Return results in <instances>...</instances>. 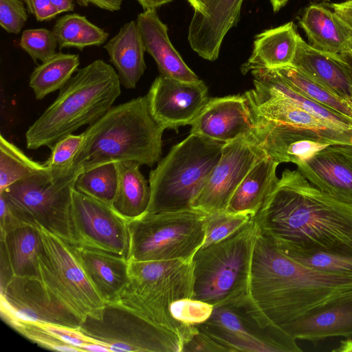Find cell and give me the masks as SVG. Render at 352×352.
<instances>
[{"instance_id":"obj_22","label":"cell","mask_w":352,"mask_h":352,"mask_svg":"<svg viewBox=\"0 0 352 352\" xmlns=\"http://www.w3.org/2000/svg\"><path fill=\"white\" fill-rule=\"evenodd\" d=\"M136 23L145 51L155 60L161 75L186 82L201 80L173 47L168 27L159 18L156 9L140 13Z\"/></svg>"},{"instance_id":"obj_23","label":"cell","mask_w":352,"mask_h":352,"mask_svg":"<svg viewBox=\"0 0 352 352\" xmlns=\"http://www.w3.org/2000/svg\"><path fill=\"white\" fill-rule=\"evenodd\" d=\"M292 66L335 96L352 98V80L338 54L318 50L300 36Z\"/></svg>"},{"instance_id":"obj_57","label":"cell","mask_w":352,"mask_h":352,"mask_svg":"<svg viewBox=\"0 0 352 352\" xmlns=\"http://www.w3.org/2000/svg\"><path fill=\"white\" fill-rule=\"evenodd\" d=\"M348 51L352 53V36L349 38L348 42Z\"/></svg>"},{"instance_id":"obj_2","label":"cell","mask_w":352,"mask_h":352,"mask_svg":"<svg viewBox=\"0 0 352 352\" xmlns=\"http://www.w3.org/2000/svg\"><path fill=\"white\" fill-rule=\"evenodd\" d=\"M352 294V278L305 267L260 232L252 255L247 311L262 327H279L327 301Z\"/></svg>"},{"instance_id":"obj_51","label":"cell","mask_w":352,"mask_h":352,"mask_svg":"<svg viewBox=\"0 0 352 352\" xmlns=\"http://www.w3.org/2000/svg\"><path fill=\"white\" fill-rule=\"evenodd\" d=\"M82 351H91V352H109V348L102 344L91 342L84 344L81 347Z\"/></svg>"},{"instance_id":"obj_50","label":"cell","mask_w":352,"mask_h":352,"mask_svg":"<svg viewBox=\"0 0 352 352\" xmlns=\"http://www.w3.org/2000/svg\"><path fill=\"white\" fill-rule=\"evenodd\" d=\"M144 10L156 9L157 8L173 1V0H136Z\"/></svg>"},{"instance_id":"obj_24","label":"cell","mask_w":352,"mask_h":352,"mask_svg":"<svg viewBox=\"0 0 352 352\" xmlns=\"http://www.w3.org/2000/svg\"><path fill=\"white\" fill-rule=\"evenodd\" d=\"M90 282L104 301H115L130 283L129 259L96 249L73 245Z\"/></svg>"},{"instance_id":"obj_7","label":"cell","mask_w":352,"mask_h":352,"mask_svg":"<svg viewBox=\"0 0 352 352\" xmlns=\"http://www.w3.org/2000/svg\"><path fill=\"white\" fill-rule=\"evenodd\" d=\"M225 143L190 133L150 171L146 212L192 208V204L219 161Z\"/></svg>"},{"instance_id":"obj_6","label":"cell","mask_w":352,"mask_h":352,"mask_svg":"<svg viewBox=\"0 0 352 352\" xmlns=\"http://www.w3.org/2000/svg\"><path fill=\"white\" fill-rule=\"evenodd\" d=\"M129 273L130 283L115 301L173 332L184 345L197 331V326L176 320L171 316L170 306L176 300L192 298V259L147 261L129 259Z\"/></svg>"},{"instance_id":"obj_10","label":"cell","mask_w":352,"mask_h":352,"mask_svg":"<svg viewBox=\"0 0 352 352\" xmlns=\"http://www.w3.org/2000/svg\"><path fill=\"white\" fill-rule=\"evenodd\" d=\"M35 224L42 242L37 256L36 276L56 303L82 322L88 314L105 302L90 282L72 245Z\"/></svg>"},{"instance_id":"obj_26","label":"cell","mask_w":352,"mask_h":352,"mask_svg":"<svg viewBox=\"0 0 352 352\" xmlns=\"http://www.w3.org/2000/svg\"><path fill=\"white\" fill-rule=\"evenodd\" d=\"M104 48L118 72L121 85L126 89L135 88L146 68L144 57L146 51L136 21L124 23Z\"/></svg>"},{"instance_id":"obj_25","label":"cell","mask_w":352,"mask_h":352,"mask_svg":"<svg viewBox=\"0 0 352 352\" xmlns=\"http://www.w3.org/2000/svg\"><path fill=\"white\" fill-rule=\"evenodd\" d=\"M293 22L266 30L255 37L248 61L242 65L243 74L256 69H277L292 65L298 37Z\"/></svg>"},{"instance_id":"obj_18","label":"cell","mask_w":352,"mask_h":352,"mask_svg":"<svg viewBox=\"0 0 352 352\" xmlns=\"http://www.w3.org/2000/svg\"><path fill=\"white\" fill-rule=\"evenodd\" d=\"M190 125V133L227 143L254 133L256 123L243 94L210 98Z\"/></svg>"},{"instance_id":"obj_20","label":"cell","mask_w":352,"mask_h":352,"mask_svg":"<svg viewBox=\"0 0 352 352\" xmlns=\"http://www.w3.org/2000/svg\"><path fill=\"white\" fill-rule=\"evenodd\" d=\"M243 0H211L201 12L194 11L188 34L192 50L210 61L215 60L222 41L237 23Z\"/></svg>"},{"instance_id":"obj_46","label":"cell","mask_w":352,"mask_h":352,"mask_svg":"<svg viewBox=\"0 0 352 352\" xmlns=\"http://www.w3.org/2000/svg\"><path fill=\"white\" fill-rule=\"evenodd\" d=\"M14 214L6 198L0 194V228L1 234L14 226L22 223Z\"/></svg>"},{"instance_id":"obj_37","label":"cell","mask_w":352,"mask_h":352,"mask_svg":"<svg viewBox=\"0 0 352 352\" xmlns=\"http://www.w3.org/2000/svg\"><path fill=\"white\" fill-rule=\"evenodd\" d=\"M283 253L314 270L338 276L352 278V254L320 250Z\"/></svg>"},{"instance_id":"obj_27","label":"cell","mask_w":352,"mask_h":352,"mask_svg":"<svg viewBox=\"0 0 352 352\" xmlns=\"http://www.w3.org/2000/svg\"><path fill=\"white\" fill-rule=\"evenodd\" d=\"M251 73L254 88L250 91L254 95L285 99L341 130L352 131L351 120L294 91L274 69H256Z\"/></svg>"},{"instance_id":"obj_52","label":"cell","mask_w":352,"mask_h":352,"mask_svg":"<svg viewBox=\"0 0 352 352\" xmlns=\"http://www.w3.org/2000/svg\"><path fill=\"white\" fill-rule=\"evenodd\" d=\"M338 56L346 66L352 80V53L349 51H346L338 54Z\"/></svg>"},{"instance_id":"obj_9","label":"cell","mask_w":352,"mask_h":352,"mask_svg":"<svg viewBox=\"0 0 352 352\" xmlns=\"http://www.w3.org/2000/svg\"><path fill=\"white\" fill-rule=\"evenodd\" d=\"M206 214L190 208L146 212L129 221V259H192L204 241Z\"/></svg>"},{"instance_id":"obj_33","label":"cell","mask_w":352,"mask_h":352,"mask_svg":"<svg viewBox=\"0 0 352 352\" xmlns=\"http://www.w3.org/2000/svg\"><path fill=\"white\" fill-rule=\"evenodd\" d=\"M52 32L60 50L76 47L82 51L89 46H100L109 37V33L91 23L85 16L71 13L60 17Z\"/></svg>"},{"instance_id":"obj_39","label":"cell","mask_w":352,"mask_h":352,"mask_svg":"<svg viewBox=\"0 0 352 352\" xmlns=\"http://www.w3.org/2000/svg\"><path fill=\"white\" fill-rule=\"evenodd\" d=\"M7 323L20 334L45 349L65 352L80 351L78 349L58 339L54 333L51 324L19 320H11Z\"/></svg>"},{"instance_id":"obj_42","label":"cell","mask_w":352,"mask_h":352,"mask_svg":"<svg viewBox=\"0 0 352 352\" xmlns=\"http://www.w3.org/2000/svg\"><path fill=\"white\" fill-rule=\"evenodd\" d=\"M213 311L209 303L192 298H183L173 302L170 312L173 318L187 325H197L207 320Z\"/></svg>"},{"instance_id":"obj_54","label":"cell","mask_w":352,"mask_h":352,"mask_svg":"<svg viewBox=\"0 0 352 352\" xmlns=\"http://www.w3.org/2000/svg\"><path fill=\"white\" fill-rule=\"evenodd\" d=\"M195 12H201L205 9L211 0H187Z\"/></svg>"},{"instance_id":"obj_8","label":"cell","mask_w":352,"mask_h":352,"mask_svg":"<svg viewBox=\"0 0 352 352\" xmlns=\"http://www.w3.org/2000/svg\"><path fill=\"white\" fill-rule=\"evenodd\" d=\"M81 170L50 169L19 180L0 191L23 222L38 223L75 245L71 223V203Z\"/></svg>"},{"instance_id":"obj_60","label":"cell","mask_w":352,"mask_h":352,"mask_svg":"<svg viewBox=\"0 0 352 352\" xmlns=\"http://www.w3.org/2000/svg\"><path fill=\"white\" fill-rule=\"evenodd\" d=\"M351 1V0H344V1Z\"/></svg>"},{"instance_id":"obj_28","label":"cell","mask_w":352,"mask_h":352,"mask_svg":"<svg viewBox=\"0 0 352 352\" xmlns=\"http://www.w3.org/2000/svg\"><path fill=\"white\" fill-rule=\"evenodd\" d=\"M279 164L266 155L256 162L233 193L226 210L254 217L261 208L278 178Z\"/></svg>"},{"instance_id":"obj_14","label":"cell","mask_w":352,"mask_h":352,"mask_svg":"<svg viewBox=\"0 0 352 352\" xmlns=\"http://www.w3.org/2000/svg\"><path fill=\"white\" fill-rule=\"evenodd\" d=\"M266 155L254 133L225 143L219 161L191 207L206 213L226 210L245 175Z\"/></svg>"},{"instance_id":"obj_12","label":"cell","mask_w":352,"mask_h":352,"mask_svg":"<svg viewBox=\"0 0 352 352\" xmlns=\"http://www.w3.org/2000/svg\"><path fill=\"white\" fill-rule=\"evenodd\" d=\"M197 327L228 352L302 351L285 330L261 327L244 305L213 307L210 318Z\"/></svg>"},{"instance_id":"obj_1","label":"cell","mask_w":352,"mask_h":352,"mask_svg":"<svg viewBox=\"0 0 352 352\" xmlns=\"http://www.w3.org/2000/svg\"><path fill=\"white\" fill-rule=\"evenodd\" d=\"M259 232L283 252L320 250L352 254V204L285 169L253 217Z\"/></svg>"},{"instance_id":"obj_45","label":"cell","mask_w":352,"mask_h":352,"mask_svg":"<svg viewBox=\"0 0 352 352\" xmlns=\"http://www.w3.org/2000/svg\"><path fill=\"white\" fill-rule=\"evenodd\" d=\"M36 19L48 21L55 19L60 13L50 0H31Z\"/></svg>"},{"instance_id":"obj_53","label":"cell","mask_w":352,"mask_h":352,"mask_svg":"<svg viewBox=\"0 0 352 352\" xmlns=\"http://www.w3.org/2000/svg\"><path fill=\"white\" fill-rule=\"evenodd\" d=\"M334 352H352V338H348L342 340L337 349L333 350Z\"/></svg>"},{"instance_id":"obj_31","label":"cell","mask_w":352,"mask_h":352,"mask_svg":"<svg viewBox=\"0 0 352 352\" xmlns=\"http://www.w3.org/2000/svg\"><path fill=\"white\" fill-rule=\"evenodd\" d=\"M116 164L118 186L112 207L122 217L130 221L147 212L151 189L140 170V163L124 161Z\"/></svg>"},{"instance_id":"obj_21","label":"cell","mask_w":352,"mask_h":352,"mask_svg":"<svg viewBox=\"0 0 352 352\" xmlns=\"http://www.w3.org/2000/svg\"><path fill=\"white\" fill-rule=\"evenodd\" d=\"M282 328L296 340L349 338L352 336V294L315 307Z\"/></svg>"},{"instance_id":"obj_59","label":"cell","mask_w":352,"mask_h":352,"mask_svg":"<svg viewBox=\"0 0 352 352\" xmlns=\"http://www.w3.org/2000/svg\"><path fill=\"white\" fill-rule=\"evenodd\" d=\"M318 1H319V0H318ZM320 1H330V0H320Z\"/></svg>"},{"instance_id":"obj_3","label":"cell","mask_w":352,"mask_h":352,"mask_svg":"<svg viewBox=\"0 0 352 352\" xmlns=\"http://www.w3.org/2000/svg\"><path fill=\"white\" fill-rule=\"evenodd\" d=\"M165 129L153 116L146 96L112 107L83 132L72 167L83 171L124 161L153 166L161 157Z\"/></svg>"},{"instance_id":"obj_4","label":"cell","mask_w":352,"mask_h":352,"mask_svg":"<svg viewBox=\"0 0 352 352\" xmlns=\"http://www.w3.org/2000/svg\"><path fill=\"white\" fill-rule=\"evenodd\" d=\"M120 94L118 73L104 60H96L78 69L54 102L28 128L27 148H51L62 138L97 121L111 109Z\"/></svg>"},{"instance_id":"obj_43","label":"cell","mask_w":352,"mask_h":352,"mask_svg":"<svg viewBox=\"0 0 352 352\" xmlns=\"http://www.w3.org/2000/svg\"><path fill=\"white\" fill-rule=\"evenodd\" d=\"M22 0H0V25L8 33L18 34L28 19Z\"/></svg>"},{"instance_id":"obj_38","label":"cell","mask_w":352,"mask_h":352,"mask_svg":"<svg viewBox=\"0 0 352 352\" xmlns=\"http://www.w3.org/2000/svg\"><path fill=\"white\" fill-rule=\"evenodd\" d=\"M253 217L245 213L225 210L207 213L205 219V239L201 248L216 243L243 228Z\"/></svg>"},{"instance_id":"obj_30","label":"cell","mask_w":352,"mask_h":352,"mask_svg":"<svg viewBox=\"0 0 352 352\" xmlns=\"http://www.w3.org/2000/svg\"><path fill=\"white\" fill-rule=\"evenodd\" d=\"M41 245L36 225L22 222L1 234V257L8 263L12 276H36Z\"/></svg>"},{"instance_id":"obj_35","label":"cell","mask_w":352,"mask_h":352,"mask_svg":"<svg viewBox=\"0 0 352 352\" xmlns=\"http://www.w3.org/2000/svg\"><path fill=\"white\" fill-rule=\"evenodd\" d=\"M274 69L296 92L352 121V109L346 100L335 96L292 65Z\"/></svg>"},{"instance_id":"obj_5","label":"cell","mask_w":352,"mask_h":352,"mask_svg":"<svg viewBox=\"0 0 352 352\" xmlns=\"http://www.w3.org/2000/svg\"><path fill=\"white\" fill-rule=\"evenodd\" d=\"M259 229L252 217L238 231L200 248L192 258V299L215 307L248 302L254 248Z\"/></svg>"},{"instance_id":"obj_32","label":"cell","mask_w":352,"mask_h":352,"mask_svg":"<svg viewBox=\"0 0 352 352\" xmlns=\"http://www.w3.org/2000/svg\"><path fill=\"white\" fill-rule=\"evenodd\" d=\"M78 54L57 52L34 68L30 78V87L35 98L41 100L60 90L78 69Z\"/></svg>"},{"instance_id":"obj_55","label":"cell","mask_w":352,"mask_h":352,"mask_svg":"<svg viewBox=\"0 0 352 352\" xmlns=\"http://www.w3.org/2000/svg\"><path fill=\"white\" fill-rule=\"evenodd\" d=\"M274 12L278 11L289 0H270Z\"/></svg>"},{"instance_id":"obj_40","label":"cell","mask_w":352,"mask_h":352,"mask_svg":"<svg viewBox=\"0 0 352 352\" xmlns=\"http://www.w3.org/2000/svg\"><path fill=\"white\" fill-rule=\"evenodd\" d=\"M19 45L35 63H43L57 53L58 43L52 30L36 28L22 32Z\"/></svg>"},{"instance_id":"obj_17","label":"cell","mask_w":352,"mask_h":352,"mask_svg":"<svg viewBox=\"0 0 352 352\" xmlns=\"http://www.w3.org/2000/svg\"><path fill=\"white\" fill-rule=\"evenodd\" d=\"M150 110L165 129L177 131L191 124L210 98L202 81L186 82L162 75L152 83L147 95Z\"/></svg>"},{"instance_id":"obj_36","label":"cell","mask_w":352,"mask_h":352,"mask_svg":"<svg viewBox=\"0 0 352 352\" xmlns=\"http://www.w3.org/2000/svg\"><path fill=\"white\" fill-rule=\"evenodd\" d=\"M118 186L116 162H110L82 171L77 177L75 189L112 206Z\"/></svg>"},{"instance_id":"obj_47","label":"cell","mask_w":352,"mask_h":352,"mask_svg":"<svg viewBox=\"0 0 352 352\" xmlns=\"http://www.w3.org/2000/svg\"><path fill=\"white\" fill-rule=\"evenodd\" d=\"M340 21L352 34V0L329 4Z\"/></svg>"},{"instance_id":"obj_44","label":"cell","mask_w":352,"mask_h":352,"mask_svg":"<svg viewBox=\"0 0 352 352\" xmlns=\"http://www.w3.org/2000/svg\"><path fill=\"white\" fill-rule=\"evenodd\" d=\"M223 352L225 349L209 336L197 330L184 345L182 352Z\"/></svg>"},{"instance_id":"obj_29","label":"cell","mask_w":352,"mask_h":352,"mask_svg":"<svg viewBox=\"0 0 352 352\" xmlns=\"http://www.w3.org/2000/svg\"><path fill=\"white\" fill-rule=\"evenodd\" d=\"M299 24L305 31L309 45L332 54L348 51V42L352 36L333 11L318 4L307 7Z\"/></svg>"},{"instance_id":"obj_48","label":"cell","mask_w":352,"mask_h":352,"mask_svg":"<svg viewBox=\"0 0 352 352\" xmlns=\"http://www.w3.org/2000/svg\"><path fill=\"white\" fill-rule=\"evenodd\" d=\"M80 6L93 5L97 8L110 12L118 11L124 0H76Z\"/></svg>"},{"instance_id":"obj_13","label":"cell","mask_w":352,"mask_h":352,"mask_svg":"<svg viewBox=\"0 0 352 352\" xmlns=\"http://www.w3.org/2000/svg\"><path fill=\"white\" fill-rule=\"evenodd\" d=\"M71 223L75 245L129 258V221L111 205L74 188L72 196Z\"/></svg>"},{"instance_id":"obj_15","label":"cell","mask_w":352,"mask_h":352,"mask_svg":"<svg viewBox=\"0 0 352 352\" xmlns=\"http://www.w3.org/2000/svg\"><path fill=\"white\" fill-rule=\"evenodd\" d=\"M254 119V133L258 143L278 164H297L329 145L352 144V131L318 130Z\"/></svg>"},{"instance_id":"obj_41","label":"cell","mask_w":352,"mask_h":352,"mask_svg":"<svg viewBox=\"0 0 352 352\" xmlns=\"http://www.w3.org/2000/svg\"><path fill=\"white\" fill-rule=\"evenodd\" d=\"M84 139V133L79 135L72 133L62 138L52 146L51 155L44 164L52 170L71 168Z\"/></svg>"},{"instance_id":"obj_56","label":"cell","mask_w":352,"mask_h":352,"mask_svg":"<svg viewBox=\"0 0 352 352\" xmlns=\"http://www.w3.org/2000/svg\"><path fill=\"white\" fill-rule=\"evenodd\" d=\"M22 1L25 3L28 12L30 14H34V10H33L31 0H22Z\"/></svg>"},{"instance_id":"obj_49","label":"cell","mask_w":352,"mask_h":352,"mask_svg":"<svg viewBox=\"0 0 352 352\" xmlns=\"http://www.w3.org/2000/svg\"><path fill=\"white\" fill-rule=\"evenodd\" d=\"M52 4L56 7L58 12H72L74 10V0H50Z\"/></svg>"},{"instance_id":"obj_34","label":"cell","mask_w":352,"mask_h":352,"mask_svg":"<svg viewBox=\"0 0 352 352\" xmlns=\"http://www.w3.org/2000/svg\"><path fill=\"white\" fill-rule=\"evenodd\" d=\"M49 170L44 164L30 158L1 134L0 191L19 180Z\"/></svg>"},{"instance_id":"obj_16","label":"cell","mask_w":352,"mask_h":352,"mask_svg":"<svg viewBox=\"0 0 352 352\" xmlns=\"http://www.w3.org/2000/svg\"><path fill=\"white\" fill-rule=\"evenodd\" d=\"M0 292L1 315L6 322L19 320L76 329L82 322L50 298L36 276H13Z\"/></svg>"},{"instance_id":"obj_58","label":"cell","mask_w":352,"mask_h":352,"mask_svg":"<svg viewBox=\"0 0 352 352\" xmlns=\"http://www.w3.org/2000/svg\"><path fill=\"white\" fill-rule=\"evenodd\" d=\"M346 102L347 104L349 106V107L352 109V98L346 100Z\"/></svg>"},{"instance_id":"obj_11","label":"cell","mask_w":352,"mask_h":352,"mask_svg":"<svg viewBox=\"0 0 352 352\" xmlns=\"http://www.w3.org/2000/svg\"><path fill=\"white\" fill-rule=\"evenodd\" d=\"M79 331L110 351L182 352L183 342L173 332L160 327L118 301L105 302L88 314Z\"/></svg>"},{"instance_id":"obj_19","label":"cell","mask_w":352,"mask_h":352,"mask_svg":"<svg viewBox=\"0 0 352 352\" xmlns=\"http://www.w3.org/2000/svg\"><path fill=\"white\" fill-rule=\"evenodd\" d=\"M296 166L318 188L352 204V144L329 145Z\"/></svg>"}]
</instances>
